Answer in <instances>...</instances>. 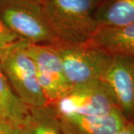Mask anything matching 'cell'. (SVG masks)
<instances>
[{"label":"cell","mask_w":134,"mask_h":134,"mask_svg":"<svg viewBox=\"0 0 134 134\" xmlns=\"http://www.w3.org/2000/svg\"><path fill=\"white\" fill-rule=\"evenodd\" d=\"M58 116L63 134H115L129 122L119 109L105 115Z\"/></svg>","instance_id":"obj_8"},{"label":"cell","mask_w":134,"mask_h":134,"mask_svg":"<svg viewBox=\"0 0 134 134\" xmlns=\"http://www.w3.org/2000/svg\"><path fill=\"white\" fill-rule=\"evenodd\" d=\"M52 107L58 115H100L119 109L113 92L103 80L72 86Z\"/></svg>","instance_id":"obj_5"},{"label":"cell","mask_w":134,"mask_h":134,"mask_svg":"<svg viewBox=\"0 0 134 134\" xmlns=\"http://www.w3.org/2000/svg\"><path fill=\"white\" fill-rule=\"evenodd\" d=\"M33 1H36V2H42L43 3V0H33Z\"/></svg>","instance_id":"obj_17"},{"label":"cell","mask_w":134,"mask_h":134,"mask_svg":"<svg viewBox=\"0 0 134 134\" xmlns=\"http://www.w3.org/2000/svg\"><path fill=\"white\" fill-rule=\"evenodd\" d=\"M115 134H134V122H128L122 129Z\"/></svg>","instance_id":"obj_15"},{"label":"cell","mask_w":134,"mask_h":134,"mask_svg":"<svg viewBox=\"0 0 134 134\" xmlns=\"http://www.w3.org/2000/svg\"><path fill=\"white\" fill-rule=\"evenodd\" d=\"M30 115V108L21 101L0 66V119L23 127Z\"/></svg>","instance_id":"obj_11"},{"label":"cell","mask_w":134,"mask_h":134,"mask_svg":"<svg viewBox=\"0 0 134 134\" xmlns=\"http://www.w3.org/2000/svg\"><path fill=\"white\" fill-rule=\"evenodd\" d=\"M23 134H63L57 113L52 106L30 109Z\"/></svg>","instance_id":"obj_12"},{"label":"cell","mask_w":134,"mask_h":134,"mask_svg":"<svg viewBox=\"0 0 134 134\" xmlns=\"http://www.w3.org/2000/svg\"><path fill=\"white\" fill-rule=\"evenodd\" d=\"M0 19L19 38L31 44L60 43L42 2L0 0Z\"/></svg>","instance_id":"obj_2"},{"label":"cell","mask_w":134,"mask_h":134,"mask_svg":"<svg viewBox=\"0 0 134 134\" xmlns=\"http://www.w3.org/2000/svg\"><path fill=\"white\" fill-rule=\"evenodd\" d=\"M102 80L113 92L121 114L134 122V56H113Z\"/></svg>","instance_id":"obj_7"},{"label":"cell","mask_w":134,"mask_h":134,"mask_svg":"<svg viewBox=\"0 0 134 134\" xmlns=\"http://www.w3.org/2000/svg\"><path fill=\"white\" fill-rule=\"evenodd\" d=\"M26 52L36 67L39 83L50 106L54 105L72 86L63 70L62 60L52 45H26Z\"/></svg>","instance_id":"obj_6"},{"label":"cell","mask_w":134,"mask_h":134,"mask_svg":"<svg viewBox=\"0 0 134 134\" xmlns=\"http://www.w3.org/2000/svg\"><path fill=\"white\" fill-rule=\"evenodd\" d=\"M94 1H96V2H98V3L100 4V2H104V0H94Z\"/></svg>","instance_id":"obj_16"},{"label":"cell","mask_w":134,"mask_h":134,"mask_svg":"<svg viewBox=\"0 0 134 134\" xmlns=\"http://www.w3.org/2000/svg\"><path fill=\"white\" fill-rule=\"evenodd\" d=\"M86 43L112 56H134V22L118 27H100Z\"/></svg>","instance_id":"obj_9"},{"label":"cell","mask_w":134,"mask_h":134,"mask_svg":"<svg viewBox=\"0 0 134 134\" xmlns=\"http://www.w3.org/2000/svg\"><path fill=\"white\" fill-rule=\"evenodd\" d=\"M0 134H23V127L0 119Z\"/></svg>","instance_id":"obj_14"},{"label":"cell","mask_w":134,"mask_h":134,"mask_svg":"<svg viewBox=\"0 0 134 134\" xmlns=\"http://www.w3.org/2000/svg\"><path fill=\"white\" fill-rule=\"evenodd\" d=\"M95 18L100 27H118L134 22V0H104L97 6Z\"/></svg>","instance_id":"obj_10"},{"label":"cell","mask_w":134,"mask_h":134,"mask_svg":"<svg viewBox=\"0 0 134 134\" xmlns=\"http://www.w3.org/2000/svg\"><path fill=\"white\" fill-rule=\"evenodd\" d=\"M62 60L63 70L71 86L102 80L113 56L88 43L54 44Z\"/></svg>","instance_id":"obj_4"},{"label":"cell","mask_w":134,"mask_h":134,"mask_svg":"<svg viewBox=\"0 0 134 134\" xmlns=\"http://www.w3.org/2000/svg\"><path fill=\"white\" fill-rule=\"evenodd\" d=\"M29 42L19 40L0 56V66L15 94L30 109L44 108L48 100L37 77L36 67L26 52Z\"/></svg>","instance_id":"obj_3"},{"label":"cell","mask_w":134,"mask_h":134,"mask_svg":"<svg viewBox=\"0 0 134 134\" xmlns=\"http://www.w3.org/2000/svg\"><path fill=\"white\" fill-rule=\"evenodd\" d=\"M94 0H43V5L60 43H86L99 26Z\"/></svg>","instance_id":"obj_1"},{"label":"cell","mask_w":134,"mask_h":134,"mask_svg":"<svg viewBox=\"0 0 134 134\" xmlns=\"http://www.w3.org/2000/svg\"><path fill=\"white\" fill-rule=\"evenodd\" d=\"M21 39L8 29L0 19V56L5 52L10 46Z\"/></svg>","instance_id":"obj_13"}]
</instances>
